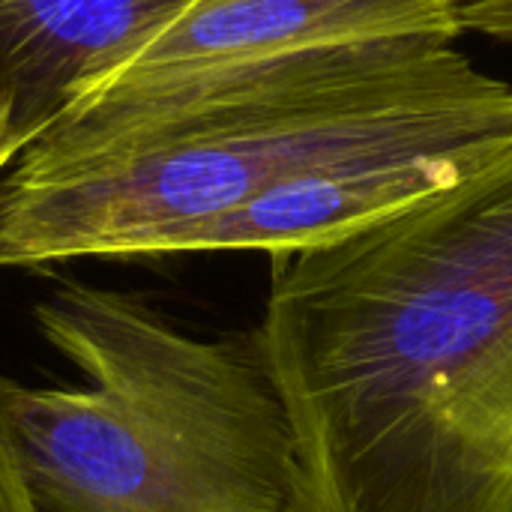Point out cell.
<instances>
[{"label":"cell","instance_id":"obj_1","mask_svg":"<svg viewBox=\"0 0 512 512\" xmlns=\"http://www.w3.org/2000/svg\"><path fill=\"white\" fill-rule=\"evenodd\" d=\"M255 342L291 429V512H512V141L273 255Z\"/></svg>","mask_w":512,"mask_h":512},{"label":"cell","instance_id":"obj_2","mask_svg":"<svg viewBox=\"0 0 512 512\" xmlns=\"http://www.w3.org/2000/svg\"><path fill=\"white\" fill-rule=\"evenodd\" d=\"M84 390L0 375V423L39 512H291L285 408L249 339H195L141 300L66 285L36 306Z\"/></svg>","mask_w":512,"mask_h":512},{"label":"cell","instance_id":"obj_3","mask_svg":"<svg viewBox=\"0 0 512 512\" xmlns=\"http://www.w3.org/2000/svg\"><path fill=\"white\" fill-rule=\"evenodd\" d=\"M474 60L453 45L342 48L285 66L78 168L0 177V270L171 255L261 189L390 129Z\"/></svg>","mask_w":512,"mask_h":512},{"label":"cell","instance_id":"obj_4","mask_svg":"<svg viewBox=\"0 0 512 512\" xmlns=\"http://www.w3.org/2000/svg\"><path fill=\"white\" fill-rule=\"evenodd\" d=\"M462 0H192L84 87L12 162L48 174L108 159L285 66L372 45H453Z\"/></svg>","mask_w":512,"mask_h":512},{"label":"cell","instance_id":"obj_5","mask_svg":"<svg viewBox=\"0 0 512 512\" xmlns=\"http://www.w3.org/2000/svg\"><path fill=\"white\" fill-rule=\"evenodd\" d=\"M512 141V81L471 69L384 132L339 147L189 231L177 252L285 255L339 240L495 156Z\"/></svg>","mask_w":512,"mask_h":512},{"label":"cell","instance_id":"obj_6","mask_svg":"<svg viewBox=\"0 0 512 512\" xmlns=\"http://www.w3.org/2000/svg\"><path fill=\"white\" fill-rule=\"evenodd\" d=\"M192 0H0V93L27 144Z\"/></svg>","mask_w":512,"mask_h":512},{"label":"cell","instance_id":"obj_7","mask_svg":"<svg viewBox=\"0 0 512 512\" xmlns=\"http://www.w3.org/2000/svg\"><path fill=\"white\" fill-rule=\"evenodd\" d=\"M462 27L512 42V0H462Z\"/></svg>","mask_w":512,"mask_h":512},{"label":"cell","instance_id":"obj_8","mask_svg":"<svg viewBox=\"0 0 512 512\" xmlns=\"http://www.w3.org/2000/svg\"><path fill=\"white\" fill-rule=\"evenodd\" d=\"M0 512H39L9 447L6 429L0 423Z\"/></svg>","mask_w":512,"mask_h":512},{"label":"cell","instance_id":"obj_9","mask_svg":"<svg viewBox=\"0 0 512 512\" xmlns=\"http://www.w3.org/2000/svg\"><path fill=\"white\" fill-rule=\"evenodd\" d=\"M24 147H27V138L18 129L15 108H12L9 96L0 93V177L12 168V162L21 156Z\"/></svg>","mask_w":512,"mask_h":512}]
</instances>
